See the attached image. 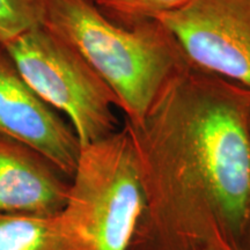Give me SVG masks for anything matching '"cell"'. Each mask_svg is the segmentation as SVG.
I'll list each match as a JSON object with an SVG mask.
<instances>
[{
	"mask_svg": "<svg viewBox=\"0 0 250 250\" xmlns=\"http://www.w3.org/2000/svg\"><path fill=\"white\" fill-rule=\"evenodd\" d=\"M124 124L145 197L131 250H248L250 90L186 62Z\"/></svg>",
	"mask_w": 250,
	"mask_h": 250,
	"instance_id": "obj_1",
	"label": "cell"
},
{
	"mask_svg": "<svg viewBox=\"0 0 250 250\" xmlns=\"http://www.w3.org/2000/svg\"><path fill=\"white\" fill-rule=\"evenodd\" d=\"M42 24L83 56L131 124L142 121L165 81L188 62L159 21L121 26L93 0H43Z\"/></svg>",
	"mask_w": 250,
	"mask_h": 250,
	"instance_id": "obj_2",
	"label": "cell"
},
{
	"mask_svg": "<svg viewBox=\"0 0 250 250\" xmlns=\"http://www.w3.org/2000/svg\"><path fill=\"white\" fill-rule=\"evenodd\" d=\"M145 210L129 129L83 146L61 215L85 250H131Z\"/></svg>",
	"mask_w": 250,
	"mask_h": 250,
	"instance_id": "obj_3",
	"label": "cell"
},
{
	"mask_svg": "<svg viewBox=\"0 0 250 250\" xmlns=\"http://www.w3.org/2000/svg\"><path fill=\"white\" fill-rule=\"evenodd\" d=\"M4 49L30 88L66 116L81 147L120 129L114 92L76 49L45 26L31 28Z\"/></svg>",
	"mask_w": 250,
	"mask_h": 250,
	"instance_id": "obj_4",
	"label": "cell"
},
{
	"mask_svg": "<svg viewBox=\"0 0 250 250\" xmlns=\"http://www.w3.org/2000/svg\"><path fill=\"white\" fill-rule=\"evenodd\" d=\"M155 20L188 62L250 90V0H190Z\"/></svg>",
	"mask_w": 250,
	"mask_h": 250,
	"instance_id": "obj_5",
	"label": "cell"
},
{
	"mask_svg": "<svg viewBox=\"0 0 250 250\" xmlns=\"http://www.w3.org/2000/svg\"><path fill=\"white\" fill-rule=\"evenodd\" d=\"M0 134L44 156L68 180L81 149L70 123L30 88L0 45Z\"/></svg>",
	"mask_w": 250,
	"mask_h": 250,
	"instance_id": "obj_6",
	"label": "cell"
},
{
	"mask_svg": "<svg viewBox=\"0 0 250 250\" xmlns=\"http://www.w3.org/2000/svg\"><path fill=\"white\" fill-rule=\"evenodd\" d=\"M44 156L0 134V214L55 215L70 182Z\"/></svg>",
	"mask_w": 250,
	"mask_h": 250,
	"instance_id": "obj_7",
	"label": "cell"
},
{
	"mask_svg": "<svg viewBox=\"0 0 250 250\" xmlns=\"http://www.w3.org/2000/svg\"><path fill=\"white\" fill-rule=\"evenodd\" d=\"M0 250H85L61 213L0 214Z\"/></svg>",
	"mask_w": 250,
	"mask_h": 250,
	"instance_id": "obj_8",
	"label": "cell"
},
{
	"mask_svg": "<svg viewBox=\"0 0 250 250\" xmlns=\"http://www.w3.org/2000/svg\"><path fill=\"white\" fill-rule=\"evenodd\" d=\"M190 0H93L100 11L115 23L132 27L159 15L181 8Z\"/></svg>",
	"mask_w": 250,
	"mask_h": 250,
	"instance_id": "obj_9",
	"label": "cell"
},
{
	"mask_svg": "<svg viewBox=\"0 0 250 250\" xmlns=\"http://www.w3.org/2000/svg\"><path fill=\"white\" fill-rule=\"evenodd\" d=\"M43 0H0V45L42 24Z\"/></svg>",
	"mask_w": 250,
	"mask_h": 250,
	"instance_id": "obj_10",
	"label": "cell"
},
{
	"mask_svg": "<svg viewBox=\"0 0 250 250\" xmlns=\"http://www.w3.org/2000/svg\"><path fill=\"white\" fill-rule=\"evenodd\" d=\"M249 250H250V249H249Z\"/></svg>",
	"mask_w": 250,
	"mask_h": 250,
	"instance_id": "obj_11",
	"label": "cell"
}]
</instances>
